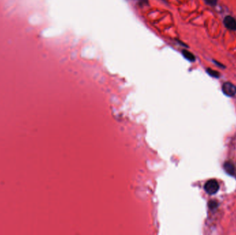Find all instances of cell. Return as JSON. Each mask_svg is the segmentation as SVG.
<instances>
[{"instance_id": "6da1fadb", "label": "cell", "mask_w": 236, "mask_h": 235, "mask_svg": "<svg viewBox=\"0 0 236 235\" xmlns=\"http://www.w3.org/2000/svg\"><path fill=\"white\" fill-rule=\"evenodd\" d=\"M220 185L218 182L215 179H211L204 185V190L209 195H214L219 190Z\"/></svg>"}, {"instance_id": "7a4b0ae2", "label": "cell", "mask_w": 236, "mask_h": 235, "mask_svg": "<svg viewBox=\"0 0 236 235\" xmlns=\"http://www.w3.org/2000/svg\"><path fill=\"white\" fill-rule=\"evenodd\" d=\"M222 88L224 95L229 96H233L236 94V86L230 82L224 83Z\"/></svg>"}, {"instance_id": "3957f363", "label": "cell", "mask_w": 236, "mask_h": 235, "mask_svg": "<svg viewBox=\"0 0 236 235\" xmlns=\"http://www.w3.org/2000/svg\"><path fill=\"white\" fill-rule=\"evenodd\" d=\"M224 26L231 30H236V20L231 16L225 17L224 19Z\"/></svg>"}, {"instance_id": "277c9868", "label": "cell", "mask_w": 236, "mask_h": 235, "mask_svg": "<svg viewBox=\"0 0 236 235\" xmlns=\"http://www.w3.org/2000/svg\"><path fill=\"white\" fill-rule=\"evenodd\" d=\"M224 168L227 173L230 174V175H233L235 173V167L233 163L230 162V161H227L224 163Z\"/></svg>"}, {"instance_id": "5b68a950", "label": "cell", "mask_w": 236, "mask_h": 235, "mask_svg": "<svg viewBox=\"0 0 236 235\" xmlns=\"http://www.w3.org/2000/svg\"><path fill=\"white\" fill-rule=\"evenodd\" d=\"M182 54L186 59L188 60V61H194L195 60V56H194V54L193 53H191V52H189L188 51L183 50L182 51Z\"/></svg>"}, {"instance_id": "8992f818", "label": "cell", "mask_w": 236, "mask_h": 235, "mask_svg": "<svg viewBox=\"0 0 236 235\" xmlns=\"http://www.w3.org/2000/svg\"><path fill=\"white\" fill-rule=\"evenodd\" d=\"M206 71H207V72H208V74L211 75V77H216V78H217V77H220L219 72L216 71V70H212L211 68H207Z\"/></svg>"}, {"instance_id": "52a82bcc", "label": "cell", "mask_w": 236, "mask_h": 235, "mask_svg": "<svg viewBox=\"0 0 236 235\" xmlns=\"http://www.w3.org/2000/svg\"><path fill=\"white\" fill-rule=\"evenodd\" d=\"M217 205L218 203L215 200H211L210 201V202L209 203V206L210 209H215L217 207Z\"/></svg>"}, {"instance_id": "ba28073f", "label": "cell", "mask_w": 236, "mask_h": 235, "mask_svg": "<svg viewBox=\"0 0 236 235\" xmlns=\"http://www.w3.org/2000/svg\"><path fill=\"white\" fill-rule=\"evenodd\" d=\"M207 4L210 5L211 6H215L217 4V0H204Z\"/></svg>"}, {"instance_id": "9c48e42d", "label": "cell", "mask_w": 236, "mask_h": 235, "mask_svg": "<svg viewBox=\"0 0 236 235\" xmlns=\"http://www.w3.org/2000/svg\"><path fill=\"white\" fill-rule=\"evenodd\" d=\"M138 1L140 2L141 4H146L148 3V1L149 0H138Z\"/></svg>"}]
</instances>
